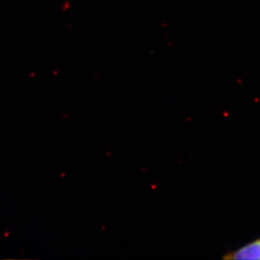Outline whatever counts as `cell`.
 <instances>
[{"instance_id": "1", "label": "cell", "mask_w": 260, "mask_h": 260, "mask_svg": "<svg viewBox=\"0 0 260 260\" xmlns=\"http://www.w3.org/2000/svg\"><path fill=\"white\" fill-rule=\"evenodd\" d=\"M224 258L236 260H260V239L226 254Z\"/></svg>"}]
</instances>
